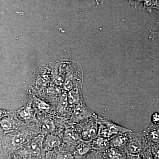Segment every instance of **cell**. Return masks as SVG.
<instances>
[{
  "label": "cell",
  "instance_id": "44dd1931",
  "mask_svg": "<svg viewBox=\"0 0 159 159\" xmlns=\"http://www.w3.org/2000/svg\"><path fill=\"white\" fill-rule=\"evenodd\" d=\"M81 159H106L102 152L93 150Z\"/></svg>",
  "mask_w": 159,
  "mask_h": 159
},
{
  "label": "cell",
  "instance_id": "30bf717a",
  "mask_svg": "<svg viewBox=\"0 0 159 159\" xmlns=\"http://www.w3.org/2000/svg\"><path fill=\"white\" fill-rule=\"evenodd\" d=\"M98 123L103 124L106 126L114 137L121 134L132 131L131 129L123 127L122 125L113 122L108 117L98 116Z\"/></svg>",
  "mask_w": 159,
  "mask_h": 159
},
{
  "label": "cell",
  "instance_id": "277c9868",
  "mask_svg": "<svg viewBox=\"0 0 159 159\" xmlns=\"http://www.w3.org/2000/svg\"><path fill=\"white\" fill-rule=\"evenodd\" d=\"M98 116H99L74 125L83 141L92 142L97 136Z\"/></svg>",
  "mask_w": 159,
  "mask_h": 159
},
{
  "label": "cell",
  "instance_id": "4fadbf2b",
  "mask_svg": "<svg viewBox=\"0 0 159 159\" xmlns=\"http://www.w3.org/2000/svg\"><path fill=\"white\" fill-rule=\"evenodd\" d=\"M62 139L57 135H47L45 136L43 142V148L45 152L51 151L60 147L63 145Z\"/></svg>",
  "mask_w": 159,
  "mask_h": 159
},
{
  "label": "cell",
  "instance_id": "cb8c5ba5",
  "mask_svg": "<svg viewBox=\"0 0 159 159\" xmlns=\"http://www.w3.org/2000/svg\"><path fill=\"white\" fill-rule=\"evenodd\" d=\"M151 150L154 159H159V145H155L151 147Z\"/></svg>",
  "mask_w": 159,
  "mask_h": 159
},
{
  "label": "cell",
  "instance_id": "603a6c76",
  "mask_svg": "<svg viewBox=\"0 0 159 159\" xmlns=\"http://www.w3.org/2000/svg\"><path fill=\"white\" fill-rule=\"evenodd\" d=\"M142 159H154L152 153L151 148H147L140 155Z\"/></svg>",
  "mask_w": 159,
  "mask_h": 159
},
{
  "label": "cell",
  "instance_id": "83f0119b",
  "mask_svg": "<svg viewBox=\"0 0 159 159\" xmlns=\"http://www.w3.org/2000/svg\"><path fill=\"white\" fill-rule=\"evenodd\" d=\"M23 159L21 158L20 157H19L17 156H16L15 154H14L12 155L11 156L8 157L6 158V159Z\"/></svg>",
  "mask_w": 159,
  "mask_h": 159
},
{
  "label": "cell",
  "instance_id": "4316f807",
  "mask_svg": "<svg viewBox=\"0 0 159 159\" xmlns=\"http://www.w3.org/2000/svg\"><path fill=\"white\" fill-rule=\"evenodd\" d=\"M126 159H142L140 155L127 154Z\"/></svg>",
  "mask_w": 159,
  "mask_h": 159
},
{
  "label": "cell",
  "instance_id": "6da1fadb",
  "mask_svg": "<svg viewBox=\"0 0 159 159\" xmlns=\"http://www.w3.org/2000/svg\"><path fill=\"white\" fill-rule=\"evenodd\" d=\"M40 134L39 126L37 124L23 125L8 133H1V159L14 154L26 142L34 139Z\"/></svg>",
  "mask_w": 159,
  "mask_h": 159
},
{
  "label": "cell",
  "instance_id": "3957f363",
  "mask_svg": "<svg viewBox=\"0 0 159 159\" xmlns=\"http://www.w3.org/2000/svg\"><path fill=\"white\" fill-rule=\"evenodd\" d=\"M45 136L40 134L26 142L15 154L23 159H46V152L43 148Z\"/></svg>",
  "mask_w": 159,
  "mask_h": 159
},
{
  "label": "cell",
  "instance_id": "2e32d148",
  "mask_svg": "<svg viewBox=\"0 0 159 159\" xmlns=\"http://www.w3.org/2000/svg\"><path fill=\"white\" fill-rule=\"evenodd\" d=\"M128 139L129 132L118 135L110 140V147L124 150L127 145Z\"/></svg>",
  "mask_w": 159,
  "mask_h": 159
},
{
  "label": "cell",
  "instance_id": "7402d4cb",
  "mask_svg": "<svg viewBox=\"0 0 159 159\" xmlns=\"http://www.w3.org/2000/svg\"><path fill=\"white\" fill-rule=\"evenodd\" d=\"M156 24L157 27H158V30L157 31H153L151 30L149 27L147 26L148 31L149 32V35L148 38L152 40L153 41L157 38H159V22H157Z\"/></svg>",
  "mask_w": 159,
  "mask_h": 159
},
{
  "label": "cell",
  "instance_id": "d4e9b609",
  "mask_svg": "<svg viewBox=\"0 0 159 159\" xmlns=\"http://www.w3.org/2000/svg\"><path fill=\"white\" fill-rule=\"evenodd\" d=\"M151 122L154 125H159V113L155 112L152 115Z\"/></svg>",
  "mask_w": 159,
  "mask_h": 159
},
{
  "label": "cell",
  "instance_id": "ac0fdd59",
  "mask_svg": "<svg viewBox=\"0 0 159 159\" xmlns=\"http://www.w3.org/2000/svg\"><path fill=\"white\" fill-rule=\"evenodd\" d=\"M82 88H75L70 93L68 97V104L72 107L77 105L78 103L84 102L82 97Z\"/></svg>",
  "mask_w": 159,
  "mask_h": 159
},
{
  "label": "cell",
  "instance_id": "8fae6325",
  "mask_svg": "<svg viewBox=\"0 0 159 159\" xmlns=\"http://www.w3.org/2000/svg\"><path fill=\"white\" fill-rule=\"evenodd\" d=\"M142 133L146 144L149 147L159 145V125H154L152 123Z\"/></svg>",
  "mask_w": 159,
  "mask_h": 159
},
{
  "label": "cell",
  "instance_id": "5b68a950",
  "mask_svg": "<svg viewBox=\"0 0 159 159\" xmlns=\"http://www.w3.org/2000/svg\"><path fill=\"white\" fill-rule=\"evenodd\" d=\"M0 113V133H8L25 125L19 119L16 111L1 109Z\"/></svg>",
  "mask_w": 159,
  "mask_h": 159
},
{
  "label": "cell",
  "instance_id": "9a60e30c",
  "mask_svg": "<svg viewBox=\"0 0 159 159\" xmlns=\"http://www.w3.org/2000/svg\"><path fill=\"white\" fill-rule=\"evenodd\" d=\"M37 116L55 113L54 106L39 99H35L32 101Z\"/></svg>",
  "mask_w": 159,
  "mask_h": 159
},
{
  "label": "cell",
  "instance_id": "f1b7e54d",
  "mask_svg": "<svg viewBox=\"0 0 159 159\" xmlns=\"http://www.w3.org/2000/svg\"></svg>",
  "mask_w": 159,
  "mask_h": 159
},
{
  "label": "cell",
  "instance_id": "7c38bea8",
  "mask_svg": "<svg viewBox=\"0 0 159 159\" xmlns=\"http://www.w3.org/2000/svg\"><path fill=\"white\" fill-rule=\"evenodd\" d=\"M46 159H74L73 153L64 144L59 148L46 152Z\"/></svg>",
  "mask_w": 159,
  "mask_h": 159
},
{
  "label": "cell",
  "instance_id": "e0dca14e",
  "mask_svg": "<svg viewBox=\"0 0 159 159\" xmlns=\"http://www.w3.org/2000/svg\"><path fill=\"white\" fill-rule=\"evenodd\" d=\"M102 153L106 159H126L127 158V154L125 150L113 147H109Z\"/></svg>",
  "mask_w": 159,
  "mask_h": 159
},
{
  "label": "cell",
  "instance_id": "ffe728a7",
  "mask_svg": "<svg viewBox=\"0 0 159 159\" xmlns=\"http://www.w3.org/2000/svg\"><path fill=\"white\" fill-rule=\"evenodd\" d=\"M143 6L142 9H146L148 12H152L153 9H156L159 11V0L157 1H142Z\"/></svg>",
  "mask_w": 159,
  "mask_h": 159
},
{
  "label": "cell",
  "instance_id": "ba28073f",
  "mask_svg": "<svg viewBox=\"0 0 159 159\" xmlns=\"http://www.w3.org/2000/svg\"><path fill=\"white\" fill-rule=\"evenodd\" d=\"M61 139L63 144L70 149L73 153L76 146L82 141L76 130L74 125L70 123L65 129Z\"/></svg>",
  "mask_w": 159,
  "mask_h": 159
},
{
  "label": "cell",
  "instance_id": "484cf974",
  "mask_svg": "<svg viewBox=\"0 0 159 159\" xmlns=\"http://www.w3.org/2000/svg\"><path fill=\"white\" fill-rule=\"evenodd\" d=\"M128 2L129 4L134 6L135 8H137L139 4L142 3V1H129Z\"/></svg>",
  "mask_w": 159,
  "mask_h": 159
},
{
  "label": "cell",
  "instance_id": "8992f818",
  "mask_svg": "<svg viewBox=\"0 0 159 159\" xmlns=\"http://www.w3.org/2000/svg\"><path fill=\"white\" fill-rule=\"evenodd\" d=\"M150 148L146 144L142 132H129V139L125 151L127 154L140 155L147 148Z\"/></svg>",
  "mask_w": 159,
  "mask_h": 159
},
{
  "label": "cell",
  "instance_id": "9c48e42d",
  "mask_svg": "<svg viewBox=\"0 0 159 159\" xmlns=\"http://www.w3.org/2000/svg\"><path fill=\"white\" fill-rule=\"evenodd\" d=\"M16 111L19 119L25 125H30L31 123L37 124V114L32 100Z\"/></svg>",
  "mask_w": 159,
  "mask_h": 159
},
{
  "label": "cell",
  "instance_id": "7a4b0ae2",
  "mask_svg": "<svg viewBox=\"0 0 159 159\" xmlns=\"http://www.w3.org/2000/svg\"><path fill=\"white\" fill-rule=\"evenodd\" d=\"M37 118L40 132L44 136L53 134L61 138L65 129L69 123L68 119L58 116L55 113L37 116Z\"/></svg>",
  "mask_w": 159,
  "mask_h": 159
},
{
  "label": "cell",
  "instance_id": "52a82bcc",
  "mask_svg": "<svg viewBox=\"0 0 159 159\" xmlns=\"http://www.w3.org/2000/svg\"><path fill=\"white\" fill-rule=\"evenodd\" d=\"M98 116L93 111L86 105L84 102H83L74 106L68 121L70 124L76 125Z\"/></svg>",
  "mask_w": 159,
  "mask_h": 159
},
{
  "label": "cell",
  "instance_id": "d6986e66",
  "mask_svg": "<svg viewBox=\"0 0 159 159\" xmlns=\"http://www.w3.org/2000/svg\"><path fill=\"white\" fill-rule=\"evenodd\" d=\"M109 141V139L97 136L92 141L93 150L102 152L110 147Z\"/></svg>",
  "mask_w": 159,
  "mask_h": 159
},
{
  "label": "cell",
  "instance_id": "5bb4252c",
  "mask_svg": "<svg viewBox=\"0 0 159 159\" xmlns=\"http://www.w3.org/2000/svg\"><path fill=\"white\" fill-rule=\"evenodd\" d=\"M93 150L92 142L82 140L76 146L73 154L74 159H81Z\"/></svg>",
  "mask_w": 159,
  "mask_h": 159
}]
</instances>
